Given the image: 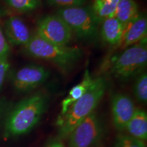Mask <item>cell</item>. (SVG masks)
I'll return each instance as SVG.
<instances>
[{
  "label": "cell",
  "mask_w": 147,
  "mask_h": 147,
  "mask_svg": "<svg viewBox=\"0 0 147 147\" xmlns=\"http://www.w3.org/2000/svg\"><path fill=\"white\" fill-rule=\"evenodd\" d=\"M49 104V96L38 92L24 99L10 112L5 120V138L21 136L30 132L38 125Z\"/></svg>",
  "instance_id": "6da1fadb"
},
{
  "label": "cell",
  "mask_w": 147,
  "mask_h": 147,
  "mask_svg": "<svg viewBox=\"0 0 147 147\" xmlns=\"http://www.w3.org/2000/svg\"><path fill=\"white\" fill-rule=\"evenodd\" d=\"M107 89V82L104 77L93 79L91 86L82 96L71 105L61 117H58L57 124L59 135L67 138L86 117L95 112Z\"/></svg>",
  "instance_id": "7a4b0ae2"
},
{
  "label": "cell",
  "mask_w": 147,
  "mask_h": 147,
  "mask_svg": "<svg viewBox=\"0 0 147 147\" xmlns=\"http://www.w3.org/2000/svg\"><path fill=\"white\" fill-rule=\"evenodd\" d=\"M24 47L29 55L51 62L63 72H69L82 57V51L78 48L55 45L36 34Z\"/></svg>",
  "instance_id": "3957f363"
},
{
  "label": "cell",
  "mask_w": 147,
  "mask_h": 147,
  "mask_svg": "<svg viewBox=\"0 0 147 147\" xmlns=\"http://www.w3.org/2000/svg\"><path fill=\"white\" fill-rule=\"evenodd\" d=\"M147 63L146 38L126 50L116 59L112 73L121 80H127L141 72Z\"/></svg>",
  "instance_id": "277c9868"
},
{
  "label": "cell",
  "mask_w": 147,
  "mask_h": 147,
  "mask_svg": "<svg viewBox=\"0 0 147 147\" xmlns=\"http://www.w3.org/2000/svg\"><path fill=\"white\" fill-rule=\"evenodd\" d=\"M56 14L67 23L72 33L80 39L91 40L97 37L99 24L90 8L82 6L61 8Z\"/></svg>",
  "instance_id": "5b68a950"
},
{
  "label": "cell",
  "mask_w": 147,
  "mask_h": 147,
  "mask_svg": "<svg viewBox=\"0 0 147 147\" xmlns=\"http://www.w3.org/2000/svg\"><path fill=\"white\" fill-rule=\"evenodd\" d=\"M105 133L102 120L92 113L68 135L69 147H93L100 142Z\"/></svg>",
  "instance_id": "8992f818"
},
{
  "label": "cell",
  "mask_w": 147,
  "mask_h": 147,
  "mask_svg": "<svg viewBox=\"0 0 147 147\" xmlns=\"http://www.w3.org/2000/svg\"><path fill=\"white\" fill-rule=\"evenodd\" d=\"M44 40L60 46H67L72 37V32L67 23L57 14L40 18L36 24V32Z\"/></svg>",
  "instance_id": "52a82bcc"
},
{
  "label": "cell",
  "mask_w": 147,
  "mask_h": 147,
  "mask_svg": "<svg viewBox=\"0 0 147 147\" xmlns=\"http://www.w3.org/2000/svg\"><path fill=\"white\" fill-rule=\"evenodd\" d=\"M49 76V71L43 66L28 65L14 74L12 78L13 86L17 91L25 93L45 83Z\"/></svg>",
  "instance_id": "ba28073f"
},
{
  "label": "cell",
  "mask_w": 147,
  "mask_h": 147,
  "mask_svg": "<svg viewBox=\"0 0 147 147\" xmlns=\"http://www.w3.org/2000/svg\"><path fill=\"white\" fill-rule=\"evenodd\" d=\"M111 108L114 126L118 131H123L136 109L133 101L125 94L116 93L112 98Z\"/></svg>",
  "instance_id": "9c48e42d"
},
{
  "label": "cell",
  "mask_w": 147,
  "mask_h": 147,
  "mask_svg": "<svg viewBox=\"0 0 147 147\" xmlns=\"http://www.w3.org/2000/svg\"><path fill=\"white\" fill-rule=\"evenodd\" d=\"M3 34L8 44L14 46H25L32 37L26 24L18 16H11L5 21Z\"/></svg>",
  "instance_id": "30bf717a"
},
{
  "label": "cell",
  "mask_w": 147,
  "mask_h": 147,
  "mask_svg": "<svg viewBox=\"0 0 147 147\" xmlns=\"http://www.w3.org/2000/svg\"><path fill=\"white\" fill-rule=\"evenodd\" d=\"M147 20L144 14H138L124 27L120 44L129 47L146 38Z\"/></svg>",
  "instance_id": "8fae6325"
},
{
  "label": "cell",
  "mask_w": 147,
  "mask_h": 147,
  "mask_svg": "<svg viewBox=\"0 0 147 147\" xmlns=\"http://www.w3.org/2000/svg\"><path fill=\"white\" fill-rule=\"evenodd\" d=\"M93 80V78H92L89 70L87 69L84 74L82 81L71 88L67 96L62 101L61 108L59 117L63 116L74 103L78 100L86 93V91L91 86Z\"/></svg>",
  "instance_id": "7c38bea8"
},
{
  "label": "cell",
  "mask_w": 147,
  "mask_h": 147,
  "mask_svg": "<svg viewBox=\"0 0 147 147\" xmlns=\"http://www.w3.org/2000/svg\"><path fill=\"white\" fill-rule=\"evenodd\" d=\"M124 27L115 17L104 20L102 23L101 36L106 43L110 45L120 44Z\"/></svg>",
  "instance_id": "4fadbf2b"
},
{
  "label": "cell",
  "mask_w": 147,
  "mask_h": 147,
  "mask_svg": "<svg viewBox=\"0 0 147 147\" xmlns=\"http://www.w3.org/2000/svg\"><path fill=\"white\" fill-rule=\"evenodd\" d=\"M129 135L141 140L147 139V115L142 109L136 108L133 117L127 125Z\"/></svg>",
  "instance_id": "5bb4252c"
},
{
  "label": "cell",
  "mask_w": 147,
  "mask_h": 147,
  "mask_svg": "<svg viewBox=\"0 0 147 147\" xmlns=\"http://www.w3.org/2000/svg\"><path fill=\"white\" fill-rule=\"evenodd\" d=\"M119 1L120 0H93L90 8L97 23L101 24L104 20L114 17Z\"/></svg>",
  "instance_id": "9a60e30c"
},
{
  "label": "cell",
  "mask_w": 147,
  "mask_h": 147,
  "mask_svg": "<svg viewBox=\"0 0 147 147\" xmlns=\"http://www.w3.org/2000/svg\"><path fill=\"white\" fill-rule=\"evenodd\" d=\"M138 14V6L135 1L120 0L117 4L114 17L125 27Z\"/></svg>",
  "instance_id": "2e32d148"
},
{
  "label": "cell",
  "mask_w": 147,
  "mask_h": 147,
  "mask_svg": "<svg viewBox=\"0 0 147 147\" xmlns=\"http://www.w3.org/2000/svg\"><path fill=\"white\" fill-rule=\"evenodd\" d=\"M12 8L19 12H32L41 5L40 0H5Z\"/></svg>",
  "instance_id": "e0dca14e"
},
{
  "label": "cell",
  "mask_w": 147,
  "mask_h": 147,
  "mask_svg": "<svg viewBox=\"0 0 147 147\" xmlns=\"http://www.w3.org/2000/svg\"><path fill=\"white\" fill-rule=\"evenodd\" d=\"M134 94L140 102L146 104L147 102V75L142 73L138 77L134 85Z\"/></svg>",
  "instance_id": "ac0fdd59"
},
{
  "label": "cell",
  "mask_w": 147,
  "mask_h": 147,
  "mask_svg": "<svg viewBox=\"0 0 147 147\" xmlns=\"http://www.w3.org/2000/svg\"><path fill=\"white\" fill-rule=\"evenodd\" d=\"M115 147H146L143 140L126 134H119L115 140Z\"/></svg>",
  "instance_id": "d6986e66"
},
{
  "label": "cell",
  "mask_w": 147,
  "mask_h": 147,
  "mask_svg": "<svg viewBox=\"0 0 147 147\" xmlns=\"http://www.w3.org/2000/svg\"><path fill=\"white\" fill-rule=\"evenodd\" d=\"M87 1V0H47V2L51 5L62 8H70L82 6Z\"/></svg>",
  "instance_id": "ffe728a7"
},
{
  "label": "cell",
  "mask_w": 147,
  "mask_h": 147,
  "mask_svg": "<svg viewBox=\"0 0 147 147\" xmlns=\"http://www.w3.org/2000/svg\"><path fill=\"white\" fill-rule=\"evenodd\" d=\"M10 53V46L3 34V31L0 27V59H7Z\"/></svg>",
  "instance_id": "44dd1931"
},
{
  "label": "cell",
  "mask_w": 147,
  "mask_h": 147,
  "mask_svg": "<svg viewBox=\"0 0 147 147\" xmlns=\"http://www.w3.org/2000/svg\"><path fill=\"white\" fill-rule=\"evenodd\" d=\"M9 68H10V63L7 59H0V89L3 86Z\"/></svg>",
  "instance_id": "7402d4cb"
},
{
  "label": "cell",
  "mask_w": 147,
  "mask_h": 147,
  "mask_svg": "<svg viewBox=\"0 0 147 147\" xmlns=\"http://www.w3.org/2000/svg\"><path fill=\"white\" fill-rule=\"evenodd\" d=\"M47 147H65L64 144L59 140H55L49 143Z\"/></svg>",
  "instance_id": "603a6c76"
}]
</instances>
